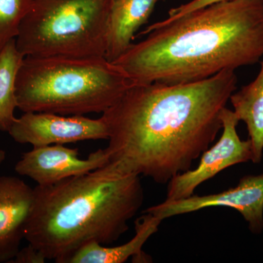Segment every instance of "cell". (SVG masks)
I'll return each instance as SVG.
<instances>
[{"label": "cell", "instance_id": "1", "mask_svg": "<svg viewBox=\"0 0 263 263\" xmlns=\"http://www.w3.org/2000/svg\"><path fill=\"white\" fill-rule=\"evenodd\" d=\"M235 70L181 84H133L102 114L108 163L160 184L191 169L222 128L221 113L237 88Z\"/></svg>", "mask_w": 263, "mask_h": 263}, {"label": "cell", "instance_id": "2", "mask_svg": "<svg viewBox=\"0 0 263 263\" xmlns=\"http://www.w3.org/2000/svg\"><path fill=\"white\" fill-rule=\"evenodd\" d=\"M114 60L133 84H181L263 57V0H228L164 19Z\"/></svg>", "mask_w": 263, "mask_h": 263}, {"label": "cell", "instance_id": "3", "mask_svg": "<svg viewBox=\"0 0 263 263\" xmlns=\"http://www.w3.org/2000/svg\"><path fill=\"white\" fill-rule=\"evenodd\" d=\"M143 200L140 176L109 163L53 185H37L24 238L47 260L67 263L84 245L119 240Z\"/></svg>", "mask_w": 263, "mask_h": 263}, {"label": "cell", "instance_id": "4", "mask_svg": "<svg viewBox=\"0 0 263 263\" xmlns=\"http://www.w3.org/2000/svg\"><path fill=\"white\" fill-rule=\"evenodd\" d=\"M133 84L105 57H24L15 81L18 108L63 116L102 113Z\"/></svg>", "mask_w": 263, "mask_h": 263}, {"label": "cell", "instance_id": "5", "mask_svg": "<svg viewBox=\"0 0 263 263\" xmlns=\"http://www.w3.org/2000/svg\"><path fill=\"white\" fill-rule=\"evenodd\" d=\"M111 4L112 0H33L15 38L17 49L24 57H105Z\"/></svg>", "mask_w": 263, "mask_h": 263}, {"label": "cell", "instance_id": "6", "mask_svg": "<svg viewBox=\"0 0 263 263\" xmlns=\"http://www.w3.org/2000/svg\"><path fill=\"white\" fill-rule=\"evenodd\" d=\"M222 135L219 141L202 154L196 168L176 175L169 181L165 200H181L194 195L197 186L235 164L252 161L250 140L241 141L237 133L238 118L233 110L221 113Z\"/></svg>", "mask_w": 263, "mask_h": 263}, {"label": "cell", "instance_id": "7", "mask_svg": "<svg viewBox=\"0 0 263 263\" xmlns=\"http://www.w3.org/2000/svg\"><path fill=\"white\" fill-rule=\"evenodd\" d=\"M8 133L16 143L33 147L108 139L103 118L63 116L43 112H27L15 119Z\"/></svg>", "mask_w": 263, "mask_h": 263}, {"label": "cell", "instance_id": "8", "mask_svg": "<svg viewBox=\"0 0 263 263\" xmlns=\"http://www.w3.org/2000/svg\"><path fill=\"white\" fill-rule=\"evenodd\" d=\"M210 207H227L235 209L249 223L252 233L263 231V172L257 176H246L235 187L212 195H193L181 200H164L158 205L148 208L149 213L160 220L197 212Z\"/></svg>", "mask_w": 263, "mask_h": 263}, {"label": "cell", "instance_id": "9", "mask_svg": "<svg viewBox=\"0 0 263 263\" xmlns=\"http://www.w3.org/2000/svg\"><path fill=\"white\" fill-rule=\"evenodd\" d=\"M105 149H98L87 159L79 157V150L64 145L33 147L22 155L15 165L21 176H27L40 186H48L68 178L80 176L108 163Z\"/></svg>", "mask_w": 263, "mask_h": 263}, {"label": "cell", "instance_id": "10", "mask_svg": "<svg viewBox=\"0 0 263 263\" xmlns=\"http://www.w3.org/2000/svg\"><path fill=\"white\" fill-rule=\"evenodd\" d=\"M34 200V189L15 176H0V262H10L20 249Z\"/></svg>", "mask_w": 263, "mask_h": 263}, {"label": "cell", "instance_id": "11", "mask_svg": "<svg viewBox=\"0 0 263 263\" xmlns=\"http://www.w3.org/2000/svg\"><path fill=\"white\" fill-rule=\"evenodd\" d=\"M159 0H112L105 59L113 62L123 54L135 33L146 24Z\"/></svg>", "mask_w": 263, "mask_h": 263}, {"label": "cell", "instance_id": "12", "mask_svg": "<svg viewBox=\"0 0 263 263\" xmlns=\"http://www.w3.org/2000/svg\"><path fill=\"white\" fill-rule=\"evenodd\" d=\"M143 214L136 221V234L127 243L114 247L96 242L88 243L74 253L67 263H124L129 257H133V262H148L142 249L148 238L158 231L162 220L149 213Z\"/></svg>", "mask_w": 263, "mask_h": 263}, {"label": "cell", "instance_id": "13", "mask_svg": "<svg viewBox=\"0 0 263 263\" xmlns=\"http://www.w3.org/2000/svg\"><path fill=\"white\" fill-rule=\"evenodd\" d=\"M238 120L247 124L252 144L254 163H259L263 155V60L257 78L230 98Z\"/></svg>", "mask_w": 263, "mask_h": 263}, {"label": "cell", "instance_id": "14", "mask_svg": "<svg viewBox=\"0 0 263 263\" xmlns=\"http://www.w3.org/2000/svg\"><path fill=\"white\" fill-rule=\"evenodd\" d=\"M24 57L11 40L0 51V130L9 131L16 118L15 109L18 108L15 81Z\"/></svg>", "mask_w": 263, "mask_h": 263}, {"label": "cell", "instance_id": "15", "mask_svg": "<svg viewBox=\"0 0 263 263\" xmlns=\"http://www.w3.org/2000/svg\"><path fill=\"white\" fill-rule=\"evenodd\" d=\"M32 3L33 0H0V51L18 36L21 24Z\"/></svg>", "mask_w": 263, "mask_h": 263}, {"label": "cell", "instance_id": "16", "mask_svg": "<svg viewBox=\"0 0 263 263\" xmlns=\"http://www.w3.org/2000/svg\"><path fill=\"white\" fill-rule=\"evenodd\" d=\"M228 1V0H192L190 3L180 5L177 8H172L169 10V17L167 19L172 20L182 16V15L209 6V5L214 4V3H220V2Z\"/></svg>", "mask_w": 263, "mask_h": 263}, {"label": "cell", "instance_id": "17", "mask_svg": "<svg viewBox=\"0 0 263 263\" xmlns=\"http://www.w3.org/2000/svg\"><path fill=\"white\" fill-rule=\"evenodd\" d=\"M47 259L41 251L30 243L27 247L19 249L18 253L10 262L14 263H44Z\"/></svg>", "mask_w": 263, "mask_h": 263}, {"label": "cell", "instance_id": "18", "mask_svg": "<svg viewBox=\"0 0 263 263\" xmlns=\"http://www.w3.org/2000/svg\"><path fill=\"white\" fill-rule=\"evenodd\" d=\"M5 159H6V152L4 150L0 149V164L5 162Z\"/></svg>", "mask_w": 263, "mask_h": 263}]
</instances>
